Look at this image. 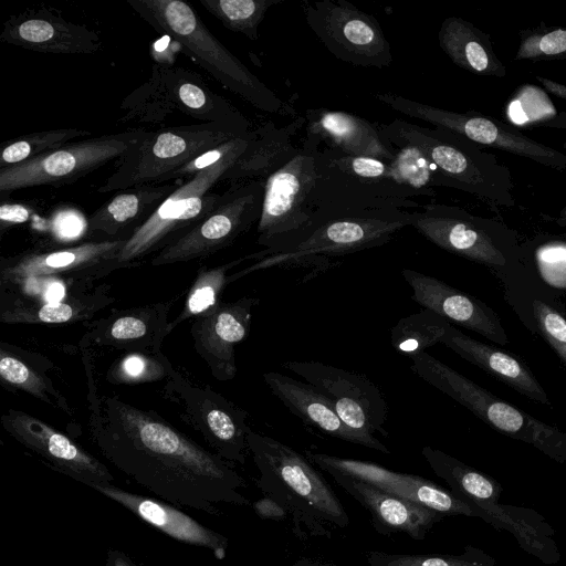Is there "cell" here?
<instances>
[{
  "instance_id": "1",
  "label": "cell",
  "mask_w": 566,
  "mask_h": 566,
  "mask_svg": "<svg viewBox=\"0 0 566 566\" xmlns=\"http://www.w3.org/2000/svg\"><path fill=\"white\" fill-rule=\"evenodd\" d=\"M88 377V432L112 465L159 500L220 515L221 505H249L232 463L196 443L154 410L99 395Z\"/></svg>"
},
{
  "instance_id": "2",
  "label": "cell",
  "mask_w": 566,
  "mask_h": 566,
  "mask_svg": "<svg viewBox=\"0 0 566 566\" xmlns=\"http://www.w3.org/2000/svg\"><path fill=\"white\" fill-rule=\"evenodd\" d=\"M410 226V212L402 209H315L301 229L268 241L265 258L230 275V283L273 265H318L325 256H343L388 243Z\"/></svg>"
},
{
  "instance_id": "3",
  "label": "cell",
  "mask_w": 566,
  "mask_h": 566,
  "mask_svg": "<svg viewBox=\"0 0 566 566\" xmlns=\"http://www.w3.org/2000/svg\"><path fill=\"white\" fill-rule=\"evenodd\" d=\"M249 452L259 471L258 488L291 517L300 537L331 538L349 517L325 478L290 446L251 430Z\"/></svg>"
},
{
  "instance_id": "4",
  "label": "cell",
  "mask_w": 566,
  "mask_h": 566,
  "mask_svg": "<svg viewBox=\"0 0 566 566\" xmlns=\"http://www.w3.org/2000/svg\"><path fill=\"white\" fill-rule=\"evenodd\" d=\"M126 3L158 33L177 41L189 57L227 90L261 112L296 117V111L229 51L188 2L126 0Z\"/></svg>"
},
{
  "instance_id": "5",
  "label": "cell",
  "mask_w": 566,
  "mask_h": 566,
  "mask_svg": "<svg viewBox=\"0 0 566 566\" xmlns=\"http://www.w3.org/2000/svg\"><path fill=\"white\" fill-rule=\"evenodd\" d=\"M312 208L419 209L417 193L398 181L389 161L318 147Z\"/></svg>"
},
{
  "instance_id": "6",
  "label": "cell",
  "mask_w": 566,
  "mask_h": 566,
  "mask_svg": "<svg viewBox=\"0 0 566 566\" xmlns=\"http://www.w3.org/2000/svg\"><path fill=\"white\" fill-rule=\"evenodd\" d=\"M252 137L253 129L241 136L237 145L218 163L180 184L149 220L126 241L117 256L118 263L126 269L136 268L143 259L156 255L202 221L221 198V193L210 192V189L221 181Z\"/></svg>"
},
{
  "instance_id": "7",
  "label": "cell",
  "mask_w": 566,
  "mask_h": 566,
  "mask_svg": "<svg viewBox=\"0 0 566 566\" xmlns=\"http://www.w3.org/2000/svg\"><path fill=\"white\" fill-rule=\"evenodd\" d=\"M411 358V369L418 377L465 407L486 424L566 464L565 432L497 398L427 352Z\"/></svg>"
},
{
  "instance_id": "8",
  "label": "cell",
  "mask_w": 566,
  "mask_h": 566,
  "mask_svg": "<svg viewBox=\"0 0 566 566\" xmlns=\"http://www.w3.org/2000/svg\"><path fill=\"white\" fill-rule=\"evenodd\" d=\"M235 137L240 135L214 123L146 130L97 191L107 193L140 185L163 184L171 172Z\"/></svg>"
},
{
  "instance_id": "9",
  "label": "cell",
  "mask_w": 566,
  "mask_h": 566,
  "mask_svg": "<svg viewBox=\"0 0 566 566\" xmlns=\"http://www.w3.org/2000/svg\"><path fill=\"white\" fill-rule=\"evenodd\" d=\"M161 396L177 408L181 421L199 432L213 453L244 464L249 452L248 412L214 391L176 371L168 358Z\"/></svg>"
},
{
  "instance_id": "10",
  "label": "cell",
  "mask_w": 566,
  "mask_h": 566,
  "mask_svg": "<svg viewBox=\"0 0 566 566\" xmlns=\"http://www.w3.org/2000/svg\"><path fill=\"white\" fill-rule=\"evenodd\" d=\"M146 133L133 128L69 143L29 161L0 169V193L73 184L102 166L120 159Z\"/></svg>"
},
{
  "instance_id": "11",
  "label": "cell",
  "mask_w": 566,
  "mask_h": 566,
  "mask_svg": "<svg viewBox=\"0 0 566 566\" xmlns=\"http://www.w3.org/2000/svg\"><path fill=\"white\" fill-rule=\"evenodd\" d=\"M126 240L88 241L51 251H28L0 260V291L28 282L57 279L71 287L90 289L113 271L126 269L117 256Z\"/></svg>"
},
{
  "instance_id": "12",
  "label": "cell",
  "mask_w": 566,
  "mask_h": 566,
  "mask_svg": "<svg viewBox=\"0 0 566 566\" xmlns=\"http://www.w3.org/2000/svg\"><path fill=\"white\" fill-rule=\"evenodd\" d=\"M264 181L231 184L214 209L179 240L154 255L150 265L160 266L205 259L230 245L258 224L262 211Z\"/></svg>"
},
{
  "instance_id": "13",
  "label": "cell",
  "mask_w": 566,
  "mask_h": 566,
  "mask_svg": "<svg viewBox=\"0 0 566 566\" xmlns=\"http://www.w3.org/2000/svg\"><path fill=\"white\" fill-rule=\"evenodd\" d=\"M305 21L338 60L382 69L392 61L390 43L378 20L347 0H304Z\"/></svg>"
},
{
  "instance_id": "14",
  "label": "cell",
  "mask_w": 566,
  "mask_h": 566,
  "mask_svg": "<svg viewBox=\"0 0 566 566\" xmlns=\"http://www.w3.org/2000/svg\"><path fill=\"white\" fill-rule=\"evenodd\" d=\"M388 143H410L418 146L438 169L442 186L455 187L484 197H493L491 167L469 140L441 128H430L395 119L375 123Z\"/></svg>"
},
{
  "instance_id": "15",
  "label": "cell",
  "mask_w": 566,
  "mask_h": 566,
  "mask_svg": "<svg viewBox=\"0 0 566 566\" xmlns=\"http://www.w3.org/2000/svg\"><path fill=\"white\" fill-rule=\"evenodd\" d=\"M283 366L326 397L348 428L368 439L387 436L388 406L368 377L318 361L289 360Z\"/></svg>"
},
{
  "instance_id": "16",
  "label": "cell",
  "mask_w": 566,
  "mask_h": 566,
  "mask_svg": "<svg viewBox=\"0 0 566 566\" xmlns=\"http://www.w3.org/2000/svg\"><path fill=\"white\" fill-rule=\"evenodd\" d=\"M377 101L409 117L448 130L469 142L527 157L541 164L566 168V156L538 144L503 124L471 113H455L390 93L375 94Z\"/></svg>"
},
{
  "instance_id": "17",
  "label": "cell",
  "mask_w": 566,
  "mask_h": 566,
  "mask_svg": "<svg viewBox=\"0 0 566 566\" xmlns=\"http://www.w3.org/2000/svg\"><path fill=\"white\" fill-rule=\"evenodd\" d=\"M316 149L303 142L297 155L264 180L262 211L256 224L258 244L263 247L310 221L314 212L310 198L317 177Z\"/></svg>"
},
{
  "instance_id": "18",
  "label": "cell",
  "mask_w": 566,
  "mask_h": 566,
  "mask_svg": "<svg viewBox=\"0 0 566 566\" xmlns=\"http://www.w3.org/2000/svg\"><path fill=\"white\" fill-rule=\"evenodd\" d=\"M0 422L7 433L52 469L92 489L113 483L114 476L102 461L45 421L9 408Z\"/></svg>"
},
{
  "instance_id": "19",
  "label": "cell",
  "mask_w": 566,
  "mask_h": 566,
  "mask_svg": "<svg viewBox=\"0 0 566 566\" xmlns=\"http://www.w3.org/2000/svg\"><path fill=\"white\" fill-rule=\"evenodd\" d=\"M305 457L323 471L334 470L367 482L389 494L426 506L443 516L476 517L473 509L423 476L395 472L377 463L305 451Z\"/></svg>"
},
{
  "instance_id": "20",
  "label": "cell",
  "mask_w": 566,
  "mask_h": 566,
  "mask_svg": "<svg viewBox=\"0 0 566 566\" xmlns=\"http://www.w3.org/2000/svg\"><path fill=\"white\" fill-rule=\"evenodd\" d=\"M260 300L243 296L233 302L221 301L212 310L193 318L190 334L197 354L218 380L237 375L235 346L250 332L252 310Z\"/></svg>"
},
{
  "instance_id": "21",
  "label": "cell",
  "mask_w": 566,
  "mask_h": 566,
  "mask_svg": "<svg viewBox=\"0 0 566 566\" xmlns=\"http://www.w3.org/2000/svg\"><path fill=\"white\" fill-rule=\"evenodd\" d=\"M0 40L27 50L52 54H94L102 48L97 32L67 21L55 8L41 7L10 15Z\"/></svg>"
},
{
  "instance_id": "22",
  "label": "cell",
  "mask_w": 566,
  "mask_h": 566,
  "mask_svg": "<svg viewBox=\"0 0 566 566\" xmlns=\"http://www.w3.org/2000/svg\"><path fill=\"white\" fill-rule=\"evenodd\" d=\"M409 212L410 226L437 247L486 265L506 263L490 235L465 211L431 202Z\"/></svg>"
},
{
  "instance_id": "23",
  "label": "cell",
  "mask_w": 566,
  "mask_h": 566,
  "mask_svg": "<svg viewBox=\"0 0 566 566\" xmlns=\"http://www.w3.org/2000/svg\"><path fill=\"white\" fill-rule=\"evenodd\" d=\"M172 302L114 310L87 324L83 347L96 345L130 353L156 355L168 336V313Z\"/></svg>"
},
{
  "instance_id": "24",
  "label": "cell",
  "mask_w": 566,
  "mask_h": 566,
  "mask_svg": "<svg viewBox=\"0 0 566 566\" xmlns=\"http://www.w3.org/2000/svg\"><path fill=\"white\" fill-rule=\"evenodd\" d=\"M401 274L412 290L411 298L423 308L500 345L509 343L497 314L480 300L411 269Z\"/></svg>"
},
{
  "instance_id": "25",
  "label": "cell",
  "mask_w": 566,
  "mask_h": 566,
  "mask_svg": "<svg viewBox=\"0 0 566 566\" xmlns=\"http://www.w3.org/2000/svg\"><path fill=\"white\" fill-rule=\"evenodd\" d=\"M305 139L310 146L326 147L350 156L385 161L394 158L391 146L374 123L344 111L310 108L305 112Z\"/></svg>"
},
{
  "instance_id": "26",
  "label": "cell",
  "mask_w": 566,
  "mask_h": 566,
  "mask_svg": "<svg viewBox=\"0 0 566 566\" xmlns=\"http://www.w3.org/2000/svg\"><path fill=\"white\" fill-rule=\"evenodd\" d=\"M93 489L169 537L207 548L219 559L226 556L228 538L199 523L175 505L128 492L113 483L96 485Z\"/></svg>"
},
{
  "instance_id": "27",
  "label": "cell",
  "mask_w": 566,
  "mask_h": 566,
  "mask_svg": "<svg viewBox=\"0 0 566 566\" xmlns=\"http://www.w3.org/2000/svg\"><path fill=\"white\" fill-rule=\"evenodd\" d=\"M326 472L370 513L371 523L378 533H405L420 541L444 517L426 506L389 494L359 479L334 470Z\"/></svg>"
},
{
  "instance_id": "28",
  "label": "cell",
  "mask_w": 566,
  "mask_h": 566,
  "mask_svg": "<svg viewBox=\"0 0 566 566\" xmlns=\"http://www.w3.org/2000/svg\"><path fill=\"white\" fill-rule=\"evenodd\" d=\"M157 66L166 97L175 112L203 123L223 125L240 136L252 130L244 114L228 99L213 92L200 74L182 66Z\"/></svg>"
},
{
  "instance_id": "29",
  "label": "cell",
  "mask_w": 566,
  "mask_h": 566,
  "mask_svg": "<svg viewBox=\"0 0 566 566\" xmlns=\"http://www.w3.org/2000/svg\"><path fill=\"white\" fill-rule=\"evenodd\" d=\"M178 186L149 184L119 190L88 217L85 234L99 241H127Z\"/></svg>"
},
{
  "instance_id": "30",
  "label": "cell",
  "mask_w": 566,
  "mask_h": 566,
  "mask_svg": "<svg viewBox=\"0 0 566 566\" xmlns=\"http://www.w3.org/2000/svg\"><path fill=\"white\" fill-rule=\"evenodd\" d=\"M263 379L273 395L306 424L332 438L390 454L378 439H368L348 428L331 401L311 384L275 371L264 373Z\"/></svg>"
},
{
  "instance_id": "31",
  "label": "cell",
  "mask_w": 566,
  "mask_h": 566,
  "mask_svg": "<svg viewBox=\"0 0 566 566\" xmlns=\"http://www.w3.org/2000/svg\"><path fill=\"white\" fill-rule=\"evenodd\" d=\"M305 123L304 116H297L280 127L273 122H268L253 129V137L245 150L226 171L221 181L235 184L266 180L297 155L300 148L293 145V137Z\"/></svg>"
},
{
  "instance_id": "32",
  "label": "cell",
  "mask_w": 566,
  "mask_h": 566,
  "mask_svg": "<svg viewBox=\"0 0 566 566\" xmlns=\"http://www.w3.org/2000/svg\"><path fill=\"white\" fill-rule=\"evenodd\" d=\"M0 295V321L7 324L84 322L115 301L107 285L93 291L76 287L63 301L56 303H39L14 295Z\"/></svg>"
},
{
  "instance_id": "33",
  "label": "cell",
  "mask_w": 566,
  "mask_h": 566,
  "mask_svg": "<svg viewBox=\"0 0 566 566\" xmlns=\"http://www.w3.org/2000/svg\"><path fill=\"white\" fill-rule=\"evenodd\" d=\"M441 343L521 395L544 405L549 398L532 371L507 353L479 342L450 325Z\"/></svg>"
},
{
  "instance_id": "34",
  "label": "cell",
  "mask_w": 566,
  "mask_h": 566,
  "mask_svg": "<svg viewBox=\"0 0 566 566\" xmlns=\"http://www.w3.org/2000/svg\"><path fill=\"white\" fill-rule=\"evenodd\" d=\"M438 41L443 52L461 69L481 75L505 74L484 33L458 17L441 23Z\"/></svg>"
},
{
  "instance_id": "35",
  "label": "cell",
  "mask_w": 566,
  "mask_h": 566,
  "mask_svg": "<svg viewBox=\"0 0 566 566\" xmlns=\"http://www.w3.org/2000/svg\"><path fill=\"white\" fill-rule=\"evenodd\" d=\"M21 353V349L13 348L9 344H0V378L2 384L24 391L70 415L71 408L66 399L45 375L44 367H35L31 364L33 358H23Z\"/></svg>"
},
{
  "instance_id": "36",
  "label": "cell",
  "mask_w": 566,
  "mask_h": 566,
  "mask_svg": "<svg viewBox=\"0 0 566 566\" xmlns=\"http://www.w3.org/2000/svg\"><path fill=\"white\" fill-rule=\"evenodd\" d=\"M265 258L264 251L247 254L241 258L229 261L218 266H201L193 280L187 294L185 305L180 314L169 322L168 333L181 324L184 321L195 318L212 310L221 302V295L229 284L228 272L247 260H262Z\"/></svg>"
},
{
  "instance_id": "37",
  "label": "cell",
  "mask_w": 566,
  "mask_h": 566,
  "mask_svg": "<svg viewBox=\"0 0 566 566\" xmlns=\"http://www.w3.org/2000/svg\"><path fill=\"white\" fill-rule=\"evenodd\" d=\"M450 325L443 317L423 308L398 321L390 332L391 345L396 352L413 357L441 343Z\"/></svg>"
},
{
  "instance_id": "38",
  "label": "cell",
  "mask_w": 566,
  "mask_h": 566,
  "mask_svg": "<svg viewBox=\"0 0 566 566\" xmlns=\"http://www.w3.org/2000/svg\"><path fill=\"white\" fill-rule=\"evenodd\" d=\"M388 144L394 151L389 166L398 181L413 190L418 197H434L432 187L442 186V179L424 153L410 143Z\"/></svg>"
},
{
  "instance_id": "39",
  "label": "cell",
  "mask_w": 566,
  "mask_h": 566,
  "mask_svg": "<svg viewBox=\"0 0 566 566\" xmlns=\"http://www.w3.org/2000/svg\"><path fill=\"white\" fill-rule=\"evenodd\" d=\"M90 134L86 129L60 128L34 132L7 140L0 149V169L29 161Z\"/></svg>"
},
{
  "instance_id": "40",
  "label": "cell",
  "mask_w": 566,
  "mask_h": 566,
  "mask_svg": "<svg viewBox=\"0 0 566 566\" xmlns=\"http://www.w3.org/2000/svg\"><path fill=\"white\" fill-rule=\"evenodd\" d=\"M226 29L259 39V27L268 10L285 0H198Z\"/></svg>"
},
{
  "instance_id": "41",
  "label": "cell",
  "mask_w": 566,
  "mask_h": 566,
  "mask_svg": "<svg viewBox=\"0 0 566 566\" xmlns=\"http://www.w3.org/2000/svg\"><path fill=\"white\" fill-rule=\"evenodd\" d=\"M125 114L118 122L160 123L175 113L166 97L159 67L153 64L149 78L133 91L122 103Z\"/></svg>"
},
{
  "instance_id": "42",
  "label": "cell",
  "mask_w": 566,
  "mask_h": 566,
  "mask_svg": "<svg viewBox=\"0 0 566 566\" xmlns=\"http://www.w3.org/2000/svg\"><path fill=\"white\" fill-rule=\"evenodd\" d=\"M370 566H496V559L483 549L467 545L459 555L451 554H390L369 551Z\"/></svg>"
},
{
  "instance_id": "43",
  "label": "cell",
  "mask_w": 566,
  "mask_h": 566,
  "mask_svg": "<svg viewBox=\"0 0 566 566\" xmlns=\"http://www.w3.org/2000/svg\"><path fill=\"white\" fill-rule=\"evenodd\" d=\"M166 356L130 353L107 373V378L118 384H138L165 379Z\"/></svg>"
},
{
  "instance_id": "44",
  "label": "cell",
  "mask_w": 566,
  "mask_h": 566,
  "mask_svg": "<svg viewBox=\"0 0 566 566\" xmlns=\"http://www.w3.org/2000/svg\"><path fill=\"white\" fill-rule=\"evenodd\" d=\"M532 307L541 333L566 364V318L541 300H534Z\"/></svg>"
},
{
  "instance_id": "45",
  "label": "cell",
  "mask_w": 566,
  "mask_h": 566,
  "mask_svg": "<svg viewBox=\"0 0 566 566\" xmlns=\"http://www.w3.org/2000/svg\"><path fill=\"white\" fill-rule=\"evenodd\" d=\"M566 52V30L557 29L527 36L520 45L516 59L558 55Z\"/></svg>"
},
{
  "instance_id": "46",
  "label": "cell",
  "mask_w": 566,
  "mask_h": 566,
  "mask_svg": "<svg viewBox=\"0 0 566 566\" xmlns=\"http://www.w3.org/2000/svg\"><path fill=\"white\" fill-rule=\"evenodd\" d=\"M241 137V136H240ZM240 137H235L202 155L191 160L189 164L185 165L180 169L171 172L166 177L165 181L180 179V178H190L193 175L200 172L208 166L218 163L238 143Z\"/></svg>"
},
{
  "instance_id": "47",
  "label": "cell",
  "mask_w": 566,
  "mask_h": 566,
  "mask_svg": "<svg viewBox=\"0 0 566 566\" xmlns=\"http://www.w3.org/2000/svg\"><path fill=\"white\" fill-rule=\"evenodd\" d=\"M181 50V45L167 35H163L160 39L155 40L149 46L150 56L154 62L153 64L163 67H172L178 52Z\"/></svg>"
},
{
  "instance_id": "48",
  "label": "cell",
  "mask_w": 566,
  "mask_h": 566,
  "mask_svg": "<svg viewBox=\"0 0 566 566\" xmlns=\"http://www.w3.org/2000/svg\"><path fill=\"white\" fill-rule=\"evenodd\" d=\"M32 209L24 203L2 202L0 208L1 232L11 226L28 221Z\"/></svg>"
},
{
  "instance_id": "49",
  "label": "cell",
  "mask_w": 566,
  "mask_h": 566,
  "mask_svg": "<svg viewBox=\"0 0 566 566\" xmlns=\"http://www.w3.org/2000/svg\"><path fill=\"white\" fill-rule=\"evenodd\" d=\"M253 509L263 518L280 521L287 517L286 511L269 496H264L253 503Z\"/></svg>"
},
{
  "instance_id": "50",
  "label": "cell",
  "mask_w": 566,
  "mask_h": 566,
  "mask_svg": "<svg viewBox=\"0 0 566 566\" xmlns=\"http://www.w3.org/2000/svg\"><path fill=\"white\" fill-rule=\"evenodd\" d=\"M106 566H140L125 552L109 548L106 553Z\"/></svg>"
},
{
  "instance_id": "51",
  "label": "cell",
  "mask_w": 566,
  "mask_h": 566,
  "mask_svg": "<svg viewBox=\"0 0 566 566\" xmlns=\"http://www.w3.org/2000/svg\"><path fill=\"white\" fill-rule=\"evenodd\" d=\"M538 81L543 84V86L551 92L552 94L566 99V86L554 82L552 80L538 77Z\"/></svg>"
},
{
  "instance_id": "52",
  "label": "cell",
  "mask_w": 566,
  "mask_h": 566,
  "mask_svg": "<svg viewBox=\"0 0 566 566\" xmlns=\"http://www.w3.org/2000/svg\"><path fill=\"white\" fill-rule=\"evenodd\" d=\"M292 566H336L331 563L321 562L316 559L303 558L294 563Z\"/></svg>"
},
{
  "instance_id": "53",
  "label": "cell",
  "mask_w": 566,
  "mask_h": 566,
  "mask_svg": "<svg viewBox=\"0 0 566 566\" xmlns=\"http://www.w3.org/2000/svg\"><path fill=\"white\" fill-rule=\"evenodd\" d=\"M546 125L553 126V127L566 128V114H560L558 117L556 116L552 120H548V124H546Z\"/></svg>"
}]
</instances>
